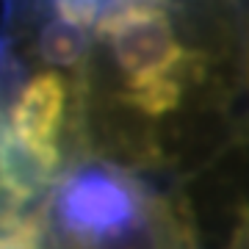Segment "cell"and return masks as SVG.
Segmentation results:
<instances>
[{"label":"cell","instance_id":"obj_1","mask_svg":"<svg viewBox=\"0 0 249 249\" xmlns=\"http://www.w3.org/2000/svg\"><path fill=\"white\" fill-rule=\"evenodd\" d=\"M97 31L119 72L116 103L144 119L172 114L205 72V55L180 42L169 11L160 6L122 9Z\"/></svg>","mask_w":249,"mask_h":249},{"label":"cell","instance_id":"obj_8","mask_svg":"<svg viewBox=\"0 0 249 249\" xmlns=\"http://www.w3.org/2000/svg\"><path fill=\"white\" fill-rule=\"evenodd\" d=\"M224 249H249V205H241L238 222L232 227V235Z\"/></svg>","mask_w":249,"mask_h":249},{"label":"cell","instance_id":"obj_2","mask_svg":"<svg viewBox=\"0 0 249 249\" xmlns=\"http://www.w3.org/2000/svg\"><path fill=\"white\" fill-rule=\"evenodd\" d=\"M155 191L108 160L78 163L47 199V230L55 244L91 241L136 222Z\"/></svg>","mask_w":249,"mask_h":249},{"label":"cell","instance_id":"obj_5","mask_svg":"<svg viewBox=\"0 0 249 249\" xmlns=\"http://www.w3.org/2000/svg\"><path fill=\"white\" fill-rule=\"evenodd\" d=\"M61 169L58 155L36 152L19 142L9 127L0 136V188L25 208L31 199L42 194Z\"/></svg>","mask_w":249,"mask_h":249},{"label":"cell","instance_id":"obj_9","mask_svg":"<svg viewBox=\"0 0 249 249\" xmlns=\"http://www.w3.org/2000/svg\"><path fill=\"white\" fill-rule=\"evenodd\" d=\"M244 80L249 89V28H247V45H244Z\"/></svg>","mask_w":249,"mask_h":249},{"label":"cell","instance_id":"obj_3","mask_svg":"<svg viewBox=\"0 0 249 249\" xmlns=\"http://www.w3.org/2000/svg\"><path fill=\"white\" fill-rule=\"evenodd\" d=\"M58 249H199L186 202L152 194L142 216L127 227L91 241H67Z\"/></svg>","mask_w":249,"mask_h":249},{"label":"cell","instance_id":"obj_4","mask_svg":"<svg viewBox=\"0 0 249 249\" xmlns=\"http://www.w3.org/2000/svg\"><path fill=\"white\" fill-rule=\"evenodd\" d=\"M70 106V83L58 72H39L22 86L9 114V130L36 152L58 155V136Z\"/></svg>","mask_w":249,"mask_h":249},{"label":"cell","instance_id":"obj_6","mask_svg":"<svg viewBox=\"0 0 249 249\" xmlns=\"http://www.w3.org/2000/svg\"><path fill=\"white\" fill-rule=\"evenodd\" d=\"M36 53L53 67H80L89 53L86 31L61 17L47 19L36 36Z\"/></svg>","mask_w":249,"mask_h":249},{"label":"cell","instance_id":"obj_7","mask_svg":"<svg viewBox=\"0 0 249 249\" xmlns=\"http://www.w3.org/2000/svg\"><path fill=\"white\" fill-rule=\"evenodd\" d=\"M50 235L47 230V211L36 208L25 219L14 227V230L0 232V249H47L45 241Z\"/></svg>","mask_w":249,"mask_h":249}]
</instances>
